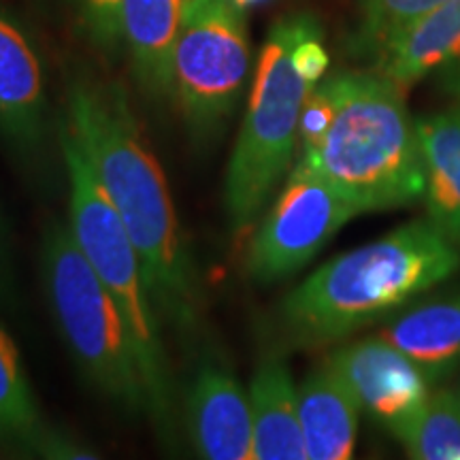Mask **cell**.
I'll use <instances>...</instances> for the list:
<instances>
[{
    "label": "cell",
    "mask_w": 460,
    "mask_h": 460,
    "mask_svg": "<svg viewBox=\"0 0 460 460\" xmlns=\"http://www.w3.org/2000/svg\"><path fill=\"white\" fill-rule=\"evenodd\" d=\"M62 124L82 147L96 180L139 252L164 326L192 339L203 290L156 154L119 85L75 75Z\"/></svg>",
    "instance_id": "cell-1"
},
{
    "label": "cell",
    "mask_w": 460,
    "mask_h": 460,
    "mask_svg": "<svg viewBox=\"0 0 460 460\" xmlns=\"http://www.w3.org/2000/svg\"><path fill=\"white\" fill-rule=\"evenodd\" d=\"M460 267L456 243L429 220L332 258L290 290L275 312L284 348H320L410 305Z\"/></svg>",
    "instance_id": "cell-2"
},
{
    "label": "cell",
    "mask_w": 460,
    "mask_h": 460,
    "mask_svg": "<svg viewBox=\"0 0 460 460\" xmlns=\"http://www.w3.org/2000/svg\"><path fill=\"white\" fill-rule=\"evenodd\" d=\"M326 79L335 115L318 146L296 158L341 190L360 214L418 203L422 154L402 90L382 73L341 71Z\"/></svg>",
    "instance_id": "cell-3"
},
{
    "label": "cell",
    "mask_w": 460,
    "mask_h": 460,
    "mask_svg": "<svg viewBox=\"0 0 460 460\" xmlns=\"http://www.w3.org/2000/svg\"><path fill=\"white\" fill-rule=\"evenodd\" d=\"M60 147L68 180V226L85 261L99 275L126 322L147 393V420L164 446L177 437V396L164 320L143 261L96 180L71 130L60 126Z\"/></svg>",
    "instance_id": "cell-4"
},
{
    "label": "cell",
    "mask_w": 460,
    "mask_h": 460,
    "mask_svg": "<svg viewBox=\"0 0 460 460\" xmlns=\"http://www.w3.org/2000/svg\"><path fill=\"white\" fill-rule=\"evenodd\" d=\"M309 13L275 22L258 54L254 84L230 154L224 207L234 234L254 226L298 156L301 115L315 84L296 60Z\"/></svg>",
    "instance_id": "cell-5"
},
{
    "label": "cell",
    "mask_w": 460,
    "mask_h": 460,
    "mask_svg": "<svg viewBox=\"0 0 460 460\" xmlns=\"http://www.w3.org/2000/svg\"><path fill=\"white\" fill-rule=\"evenodd\" d=\"M41 271L58 331L85 382L132 418H147L146 382L126 322L68 222L45 230Z\"/></svg>",
    "instance_id": "cell-6"
},
{
    "label": "cell",
    "mask_w": 460,
    "mask_h": 460,
    "mask_svg": "<svg viewBox=\"0 0 460 460\" xmlns=\"http://www.w3.org/2000/svg\"><path fill=\"white\" fill-rule=\"evenodd\" d=\"M252 48L233 0H186L172 62V101L194 146L217 143L237 113Z\"/></svg>",
    "instance_id": "cell-7"
},
{
    "label": "cell",
    "mask_w": 460,
    "mask_h": 460,
    "mask_svg": "<svg viewBox=\"0 0 460 460\" xmlns=\"http://www.w3.org/2000/svg\"><path fill=\"white\" fill-rule=\"evenodd\" d=\"M356 216L358 207L341 190L296 158L247 247V278L261 286L292 278Z\"/></svg>",
    "instance_id": "cell-8"
},
{
    "label": "cell",
    "mask_w": 460,
    "mask_h": 460,
    "mask_svg": "<svg viewBox=\"0 0 460 460\" xmlns=\"http://www.w3.org/2000/svg\"><path fill=\"white\" fill-rule=\"evenodd\" d=\"M48 77L31 32L0 7V141L17 160L41 163L49 147Z\"/></svg>",
    "instance_id": "cell-9"
},
{
    "label": "cell",
    "mask_w": 460,
    "mask_h": 460,
    "mask_svg": "<svg viewBox=\"0 0 460 460\" xmlns=\"http://www.w3.org/2000/svg\"><path fill=\"white\" fill-rule=\"evenodd\" d=\"M329 362L352 388L362 411L394 439L413 422L435 388L427 373L382 335L343 345Z\"/></svg>",
    "instance_id": "cell-10"
},
{
    "label": "cell",
    "mask_w": 460,
    "mask_h": 460,
    "mask_svg": "<svg viewBox=\"0 0 460 460\" xmlns=\"http://www.w3.org/2000/svg\"><path fill=\"white\" fill-rule=\"evenodd\" d=\"M186 430L207 460H254L250 396L234 373L216 358L194 373L186 394Z\"/></svg>",
    "instance_id": "cell-11"
},
{
    "label": "cell",
    "mask_w": 460,
    "mask_h": 460,
    "mask_svg": "<svg viewBox=\"0 0 460 460\" xmlns=\"http://www.w3.org/2000/svg\"><path fill=\"white\" fill-rule=\"evenodd\" d=\"M376 65L402 92L418 82H433L460 99V0H447L418 22Z\"/></svg>",
    "instance_id": "cell-12"
},
{
    "label": "cell",
    "mask_w": 460,
    "mask_h": 460,
    "mask_svg": "<svg viewBox=\"0 0 460 460\" xmlns=\"http://www.w3.org/2000/svg\"><path fill=\"white\" fill-rule=\"evenodd\" d=\"M247 396L254 427V460H307L298 418V386L284 349L271 348L262 354Z\"/></svg>",
    "instance_id": "cell-13"
},
{
    "label": "cell",
    "mask_w": 460,
    "mask_h": 460,
    "mask_svg": "<svg viewBox=\"0 0 460 460\" xmlns=\"http://www.w3.org/2000/svg\"><path fill=\"white\" fill-rule=\"evenodd\" d=\"M186 0H124L122 43L132 75L152 102L172 101V62Z\"/></svg>",
    "instance_id": "cell-14"
},
{
    "label": "cell",
    "mask_w": 460,
    "mask_h": 460,
    "mask_svg": "<svg viewBox=\"0 0 460 460\" xmlns=\"http://www.w3.org/2000/svg\"><path fill=\"white\" fill-rule=\"evenodd\" d=\"M362 407L329 360L298 386V418L307 460L352 458Z\"/></svg>",
    "instance_id": "cell-15"
},
{
    "label": "cell",
    "mask_w": 460,
    "mask_h": 460,
    "mask_svg": "<svg viewBox=\"0 0 460 460\" xmlns=\"http://www.w3.org/2000/svg\"><path fill=\"white\" fill-rule=\"evenodd\" d=\"M441 384L460 373V292L410 305L379 332Z\"/></svg>",
    "instance_id": "cell-16"
},
{
    "label": "cell",
    "mask_w": 460,
    "mask_h": 460,
    "mask_svg": "<svg viewBox=\"0 0 460 460\" xmlns=\"http://www.w3.org/2000/svg\"><path fill=\"white\" fill-rule=\"evenodd\" d=\"M427 217L460 247V105L416 119Z\"/></svg>",
    "instance_id": "cell-17"
},
{
    "label": "cell",
    "mask_w": 460,
    "mask_h": 460,
    "mask_svg": "<svg viewBox=\"0 0 460 460\" xmlns=\"http://www.w3.org/2000/svg\"><path fill=\"white\" fill-rule=\"evenodd\" d=\"M48 427L20 349L0 326V447L32 458V447Z\"/></svg>",
    "instance_id": "cell-18"
},
{
    "label": "cell",
    "mask_w": 460,
    "mask_h": 460,
    "mask_svg": "<svg viewBox=\"0 0 460 460\" xmlns=\"http://www.w3.org/2000/svg\"><path fill=\"white\" fill-rule=\"evenodd\" d=\"M396 441L410 458L460 460V377L437 384Z\"/></svg>",
    "instance_id": "cell-19"
},
{
    "label": "cell",
    "mask_w": 460,
    "mask_h": 460,
    "mask_svg": "<svg viewBox=\"0 0 460 460\" xmlns=\"http://www.w3.org/2000/svg\"><path fill=\"white\" fill-rule=\"evenodd\" d=\"M447 0H362L356 48L377 60L390 45Z\"/></svg>",
    "instance_id": "cell-20"
},
{
    "label": "cell",
    "mask_w": 460,
    "mask_h": 460,
    "mask_svg": "<svg viewBox=\"0 0 460 460\" xmlns=\"http://www.w3.org/2000/svg\"><path fill=\"white\" fill-rule=\"evenodd\" d=\"M122 3L124 0H75L84 32L92 45L105 54L122 45Z\"/></svg>",
    "instance_id": "cell-21"
},
{
    "label": "cell",
    "mask_w": 460,
    "mask_h": 460,
    "mask_svg": "<svg viewBox=\"0 0 460 460\" xmlns=\"http://www.w3.org/2000/svg\"><path fill=\"white\" fill-rule=\"evenodd\" d=\"M32 458L45 460H94L99 458V452L85 444L84 439L75 437L66 430L56 429L48 424L37 444L32 447Z\"/></svg>",
    "instance_id": "cell-22"
},
{
    "label": "cell",
    "mask_w": 460,
    "mask_h": 460,
    "mask_svg": "<svg viewBox=\"0 0 460 460\" xmlns=\"http://www.w3.org/2000/svg\"><path fill=\"white\" fill-rule=\"evenodd\" d=\"M233 3L237 4V7H241V9H247V7H254V4L264 3V0H233Z\"/></svg>",
    "instance_id": "cell-23"
},
{
    "label": "cell",
    "mask_w": 460,
    "mask_h": 460,
    "mask_svg": "<svg viewBox=\"0 0 460 460\" xmlns=\"http://www.w3.org/2000/svg\"><path fill=\"white\" fill-rule=\"evenodd\" d=\"M0 286H3V262H0Z\"/></svg>",
    "instance_id": "cell-24"
}]
</instances>
